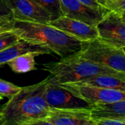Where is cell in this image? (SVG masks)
<instances>
[{"label":"cell","instance_id":"11","mask_svg":"<svg viewBox=\"0 0 125 125\" xmlns=\"http://www.w3.org/2000/svg\"><path fill=\"white\" fill-rule=\"evenodd\" d=\"M49 24L73 36L81 42L90 41L99 37L96 26L66 16L59 17L51 21Z\"/></svg>","mask_w":125,"mask_h":125},{"label":"cell","instance_id":"21","mask_svg":"<svg viewBox=\"0 0 125 125\" xmlns=\"http://www.w3.org/2000/svg\"><path fill=\"white\" fill-rule=\"evenodd\" d=\"M95 125H125L123 118H102L94 120Z\"/></svg>","mask_w":125,"mask_h":125},{"label":"cell","instance_id":"19","mask_svg":"<svg viewBox=\"0 0 125 125\" xmlns=\"http://www.w3.org/2000/svg\"><path fill=\"white\" fill-rule=\"evenodd\" d=\"M13 20L12 12L5 0H0V29Z\"/></svg>","mask_w":125,"mask_h":125},{"label":"cell","instance_id":"9","mask_svg":"<svg viewBox=\"0 0 125 125\" xmlns=\"http://www.w3.org/2000/svg\"><path fill=\"white\" fill-rule=\"evenodd\" d=\"M12 12L13 20L49 23L50 14L33 0H5Z\"/></svg>","mask_w":125,"mask_h":125},{"label":"cell","instance_id":"3","mask_svg":"<svg viewBox=\"0 0 125 125\" xmlns=\"http://www.w3.org/2000/svg\"><path fill=\"white\" fill-rule=\"evenodd\" d=\"M43 66L44 70L50 73L48 80L58 84L79 83L99 75L125 78V73L87 60L81 57L78 52Z\"/></svg>","mask_w":125,"mask_h":125},{"label":"cell","instance_id":"17","mask_svg":"<svg viewBox=\"0 0 125 125\" xmlns=\"http://www.w3.org/2000/svg\"><path fill=\"white\" fill-rule=\"evenodd\" d=\"M21 89V87L0 78V96L2 97H4L10 99L14 95L18 94Z\"/></svg>","mask_w":125,"mask_h":125},{"label":"cell","instance_id":"18","mask_svg":"<svg viewBox=\"0 0 125 125\" xmlns=\"http://www.w3.org/2000/svg\"><path fill=\"white\" fill-rule=\"evenodd\" d=\"M97 2L110 11L119 13L125 12V0H97Z\"/></svg>","mask_w":125,"mask_h":125},{"label":"cell","instance_id":"8","mask_svg":"<svg viewBox=\"0 0 125 125\" xmlns=\"http://www.w3.org/2000/svg\"><path fill=\"white\" fill-rule=\"evenodd\" d=\"M96 27L100 39L118 48L125 47V21L119 12L110 11Z\"/></svg>","mask_w":125,"mask_h":125},{"label":"cell","instance_id":"4","mask_svg":"<svg viewBox=\"0 0 125 125\" xmlns=\"http://www.w3.org/2000/svg\"><path fill=\"white\" fill-rule=\"evenodd\" d=\"M78 54L91 62L125 73V52L123 48L114 46L99 37L82 42Z\"/></svg>","mask_w":125,"mask_h":125},{"label":"cell","instance_id":"6","mask_svg":"<svg viewBox=\"0 0 125 125\" xmlns=\"http://www.w3.org/2000/svg\"><path fill=\"white\" fill-rule=\"evenodd\" d=\"M44 96L51 109H91L92 108V105L76 96L67 89L49 81L48 77Z\"/></svg>","mask_w":125,"mask_h":125},{"label":"cell","instance_id":"26","mask_svg":"<svg viewBox=\"0 0 125 125\" xmlns=\"http://www.w3.org/2000/svg\"><path fill=\"white\" fill-rule=\"evenodd\" d=\"M2 98H3V97H2L1 96H0V101H1V100H2Z\"/></svg>","mask_w":125,"mask_h":125},{"label":"cell","instance_id":"16","mask_svg":"<svg viewBox=\"0 0 125 125\" xmlns=\"http://www.w3.org/2000/svg\"><path fill=\"white\" fill-rule=\"evenodd\" d=\"M43 9H45L51 16L52 21L63 16L60 0H33Z\"/></svg>","mask_w":125,"mask_h":125},{"label":"cell","instance_id":"10","mask_svg":"<svg viewBox=\"0 0 125 125\" xmlns=\"http://www.w3.org/2000/svg\"><path fill=\"white\" fill-rule=\"evenodd\" d=\"M92 109V108H91ZM89 108L51 109L45 122L48 125H95Z\"/></svg>","mask_w":125,"mask_h":125},{"label":"cell","instance_id":"7","mask_svg":"<svg viewBox=\"0 0 125 125\" xmlns=\"http://www.w3.org/2000/svg\"><path fill=\"white\" fill-rule=\"evenodd\" d=\"M64 16L82 21L89 25L97 26L110 12L102 7L100 8L89 6L78 0H60Z\"/></svg>","mask_w":125,"mask_h":125},{"label":"cell","instance_id":"22","mask_svg":"<svg viewBox=\"0 0 125 125\" xmlns=\"http://www.w3.org/2000/svg\"><path fill=\"white\" fill-rule=\"evenodd\" d=\"M78 1L93 7H97V8L102 7V6L97 2V0H78Z\"/></svg>","mask_w":125,"mask_h":125},{"label":"cell","instance_id":"13","mask_svg":"<svg viewBox=\"0 0 125 125\" xmlns=\"http://www.w3.org/2000/svg\"><path fill=\"white\" fill-rule=\"evenodd\" d=\"M93 120L102 118L125 119V100L106 104H95L91 109Z\"/></svg>","mask_w":125,"mask_h":125},{"label":"cell","instance_id":"23","mask_svg":"<svg viewBox=\"0 0 125 125\" xmlns=\"http://www.w3.org/2000/svg\"><path fill=\"white\" fill-rule=\"evenodd\" d=\"M2 124V114H1V109L0 108V125Z\"/></svg>","mask_w":125,"mask_h":125},{"label":"cell","instance_id":"24","mask_svg":"<svg viewBox=\"0 0 125 125\" xmlns=\"http://www.w3.org/2000/svg\"><path fill=\"white\" fill-rule=\"evenodd\" d=\"M7 29H0V34H3V33H4L5 31H7Z\"/></svg>","mask_w":125,"mask_h":125},{"label":"cell","instance_id":"12","mask_svg":"<svg viewBox=\"0 0 125 125\" xmlns=\"http://www.w3.org/2000/svg\"><path fill=\"white\" fill-rule=\"evenodd\" d=\"M29 52H37L41 53L42 55L51 54L52 53L45 47L20 40L15 44L0 52V67L4 64H7V62L11 59Z\"/></svg>","mask_w":125,"mask_h":125},{"label":"cell","instance_id":"27","mask_svg":"<svg viewBox=\"0 0 125 125\" xmlns=\"http://www.w3.org/2000/svg\"><path fill=\"white\" fill-rule=\"evenodd\" d=\"M123 50H124V51L125 52V47H124V48H123Z\"/></svg>","mask_w":125,"mask_h":125},{"label":"cell","instance_id":"20","mask_svg":"<svg viewBox=\"0 0 125 125\" xmlns=\"http://www.w3.org/2000/svg\"><path fill=\"white\" fill-rule=\"evenodd\" d=\"M20 40L21 39L17 35L9 30L0 34V52L15 44Z\"/></svg>","mask_w":125,"mask_h":125},{"label":"cell","instance_id":"5","mask_svg":"<svg viewBox=\"0 0 125 125\" xmlns=\"http://www.w3.org/2000/svg\"><path fill=\"white\" fill-rule=\"evenodd\" d=\"M58 84V83H57ZM90 105L113 103L125 100V92L111 88L92 86L80 83L59 84Z\"/></svg>","mask_w":125,"mask_h":125},{"label":"cell","instance_id":"28","mask_svg":"<svg viewBox=\"0 0 125 125\" xmlns=\"http://www.w3.org/2000/svg\"></svg>","mask_w":125,"mask_h":125},{"label":"cell","instance_id":"2","mask_svg":"<svg viewBox=\"0 0 125 125\" xmlns=\"http://www.w3.org/2000/svg\"><path fill=\"white\" fill-rule=\"evenodd\" d=\"M1 29L12 31L21 40L45 47L61 58L81 49V41L49 23L12 20Z\"/></svg>","mask_w":125,"mask_h":125},{"label":"cell","instance_id":"25","mask_svg":"<svg viewBox=\"0 0 125 125\" xmlns=\"http://www.w3.org/2000/svg\"><path fill=\"white\" fill-rule=\"evenodd\" d=\"M120 14H121V15H122V18H123V19L125 21V12H122V13H120Z\"/></svg>","mask_w":125,"mask_h":125},{"label":"cell","instance_id":"14","mask_svg":"<svg viewBox=\"0 0 125 125\" xmlns=\"http://www.w3.org/2000/svg\"><path fill=\"white\" fill-rule=\"evenodd\" d=\"M42 55L37 52H29L21 54L7 62L12 72L15 73H26L36 70L35 57Z\"/></svg>","mask_w":125,"mask_h":125},{"label":"cell","instance_id":"15","mask_svg":"<svg viewBox=\"0 0 125 125\" xmlns=\"http://www.w3.org/2000/svg\"><path fill=\"white\" fill-rule=\"evenodd\" d=\"M80 84H85L92 86L111 88L120 90L125 92V79L108 75H99L79 83Z\"/></svg>","mask_w":125,"mask_h":125},{"label":"cell","instance_id":"1","mask_svg":"<svg viewBox=\"0 0 125 125\" xmlns=\"http://www.w3.org/2000/svg\"><path fill=\"white\" fill-rule=\"evenodd\" d=\"M47 78L25 87L1 106V125H43L51 108L44 93Z\"/></svg>","mask_w":125,"mask_h":125}]
</instances>
